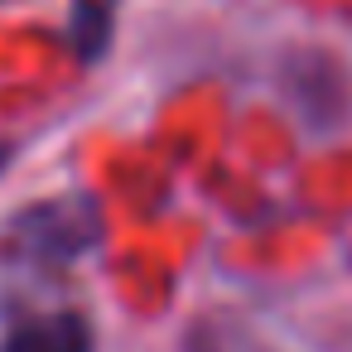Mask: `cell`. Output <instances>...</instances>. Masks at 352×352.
I'll use <instances>...</instances> for the list:
<instances>
[{"instance_id":"1","label":"cell","mask_w":352,"mask_h":352,"mask_svg":"<svg viewBox=\"0 0 352 352\" xmlns=\"http://www.w3.org/2000/svg\"><path fill=\"white\" fill-rule=\"evenodd\" d=\"M97 241H102V208L82 193L34 203L6 227V251L34 265H68L87 256Z\"/></svg>"},{"instance_id":"2","label":"cell","mask_w":352,"mask_h":352,"mask_svg":"<svg viewBox=\"0 0 352 352\" xmlns=\"http://www.w3.org/2000/svg\"><path fill=\"white\" fill-rule=\"evenodd\" d=\"M0 352H92V328L82 314H54L10 328Z\"/></svg>"},{"instance_id":"3","label":"cell","mask_w":352,"mask_h":352,"mask_svg":"<svg viewBox=\"0 0 352 352\" xmlns=\"http://www.w3.org/2000/svg\"><path fill=\"white\" fill-rule=\"evenodd\" d=\"M111 44V0H78L73 6V49L78 58H102Z\"/></svg>"},{"instance_id":"4","label":"cell","mask_w":352,"mask_h":352,"mask_svg":"<svg viewBox=\"0 0 352 352\" xmlns=\"http://www.w3.org/2000/svg\"><path fill=\"white\" fill-rule=\"evenodd\" d=\"M6 169H10V145L0 140V174H6Z\"/></svg>"}]
</instances>
